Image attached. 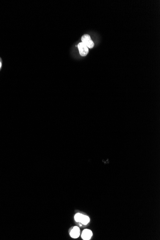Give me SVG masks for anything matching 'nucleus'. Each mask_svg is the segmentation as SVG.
Returning <instances> with one entry per match:
<instances>
[{
    "instance_id": "obj_7",
    "label": "nucleus",
    "mask_w": 160,
    "mask_h": 240,
    "mask_svg": "<svg viewBox=\"0 0 160 240\" xmlns=\"http://www.w3.org/2000/svg\"><path fill=\"white\" fill-rule=\"evenodd\" d=\"M1 67H2V60L0 58V70H1Z\"/></svg>"
},
{
    "instance_id": "obj_5",
    "label": "nucleus",
    "mask_w": 160,
    "mask_h": 240,
    "mask_svg": "<svg viewBox=\"0 0 160 240\" xmlns=\"http://www.w3.org/2000/svg\"><path fill=\"white\" fill-rule=\"evenodd\" d=\"M90 222V219L88 216L86 215H83V218L81 219V222L83 224L86 225Z\"/></svg>"
},
{
    "instance_id": "obj_4",
    "label": "nucleus",
    "mask_w": 160,
    "mask_h": 240,
    "mask_svg": "<svg viewBox=\"0 0 160 240\" xmlns=\"http://www.w3.org/2000/svg\"><path fill=\"white\" fill-rule=\"evenodd\" d=\"M80 235V230L78 227H75L70 232V235L73 238H77Z\"/></svg>"
},
{
    "instance_id": "obj_6",
    "label": "nucleus",
    "mask_w": 160,
    "mask_h": 240,
    "mask_svg": "<svg viewBox=\"0 0 160 240\" xmlns=\"http://www.w3.org/2000/svg\"><path fill=\"white\" fill-rule=\"evenodd\" d=\"M83 215L81 213L76 214L75 216V220H76V222H80L81 219L83 218Z\"/></svg>"
},
{
    "instance_id": "obj_3",
    "label": "nucleus",
    "mask_w": 160,
    "mask_h": 240,
    "mask_svg": "<svg viewBox=\"0 0 160 240\" xmlns=\"http://www.w3.org/2000/svg\"><path fill=\"white\" fill-rule=\"evenodd\" d=\"M93 235V233L91 230L85 229L83 232L81 234V237L83 240H88L91 238L92 236Z\"/></svg>"
},
{
    "instance_id": "obj_2",
    "label": "nucleus",
    "mask_w": 160,
    "mask_h": 240,
    "mask_svg": "<svg viewBox=\"0 0 160 240\" xmlns=\"http://www.w3.org/2000/svg\"><path fill=\"white\" fill-rule=\"evenodd\" d=\"M79 53L82 57H85L88 54L89 49L83 42H80L77 46Z\"/></svg>"
},
{
    "instance_id": "obj_1",
    "label": "nucleus",
    "mask_w": 160,
    "mask_h": 240,
    "mask_svg": "<svg viewBox=\"0 0 160 240\" xmlns=\"http://www.w3.org/2000/svg\"><path fill=\"white\" fill-rule=\"evenodd\" d=\"M81 40L88 49H92L94 46V44L90 36L88 34H85L81 37Z\"/></svg>"
}]
</instances>
